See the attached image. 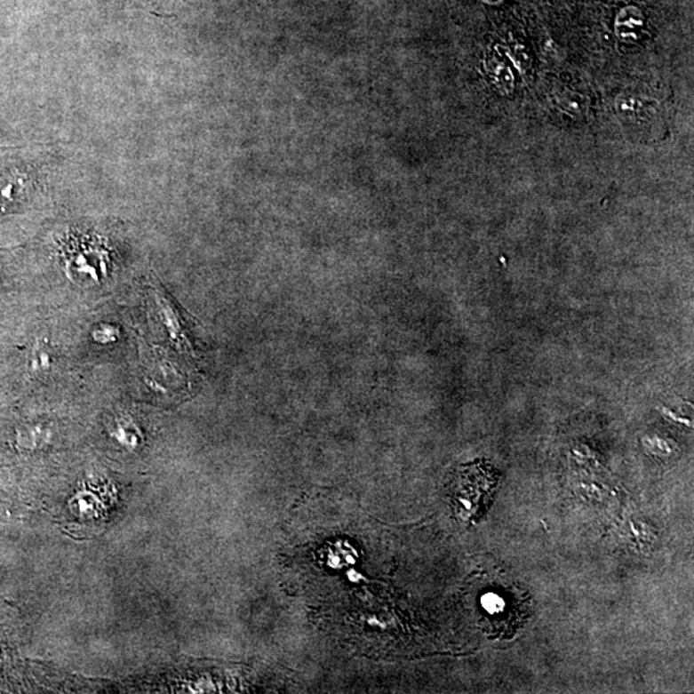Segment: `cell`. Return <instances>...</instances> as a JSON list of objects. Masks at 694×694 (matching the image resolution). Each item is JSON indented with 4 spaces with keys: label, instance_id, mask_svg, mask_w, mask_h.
<instances>
[{
    "label": "cell",
    "instance_id": "cell-1",
    "mask_svg": "<svg viewBox=\"0 0 694 694\" xmlns=\"http://www.w3.org/2000/svg\"><path fill=\"white\" fill-rule=\"evenodd\" d=\"M515 601L509 590L497 587L481 599V610L488 616L489 623L492 626L498 625H515L512 616L515 615L514 607Z\"/></svg>",
    "mask_w": 694,
    "mask_h": 694
},
{
    "label": "cell",
    "instance_id": "cell-2",
    "mask_svg": "<svg viewBox=\"0 0 694 694\" xmlns=\"http://www.w3.org/2000/svg\"><path fill=\"white\" fill-rule=\"evenodd\" d=\"M644 16L636 7H625L616 17V33L623 39L635 36L636 31L643 26Z\"/></svg>",
    "mask_w": 694,
    "mask_h": 694
},
{
    "label": "cell",
    "instance_id": "cell-3",
    "mask_svg": "<svg viewBox=\"0 0 694 694\" xmlns=\"http://www.w3.org/2000/svg\"><path fill=\"white\" fill-rule=\"evenodd\" d=\"M483 2L491 3V4H498V3L503 2V0H483Z\"/></svg>",
    "mask_w": 694,
    "mask_h": 694
}]
</instances>
